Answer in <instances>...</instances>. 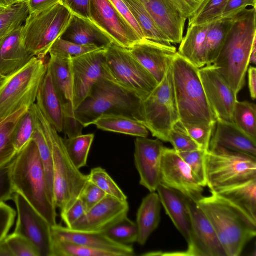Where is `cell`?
<instances>
[{
  "instance_id": "obj_17",
  "label": "cell",
  "mask_w": 256,
  "mask_h": 256,
  "mask_svg": "<svg viewBox=\"0 0 256 256\" xmlns=\"http://www.w3.org/2000/svg\"><path fill=\"white\" fill-rule=\"evenodd\" d=\"M204 92L216 119L234 122V112L237 96L224 76L214 65L198 69Z\"/></svg>"
},
{
  "instance_id": "obj_30",
  "label": "cell",
  "mask_w": 256,
  "mask_h": 256,
  "mask_svg": "<svg viewBox=\"0 0 256 256\" xmlns=\"http://www.w3.org/2000/svg\"><path fill=\"white\" fill-rule=\"evenodd\" d=\"M161 202L158 193L150 192L145 196L136 214L138 229L137 242L144 245L158 226L160 219Z\"/></svg>"
},
{
  "instance_id": "obj_11",
  "label": "cell",
  "mask_w": 256,
  "mask_h": 256,
  "mask_svg": "<svg viewBox=\"0 0 256 256\" xmlns=\"http://www.w3.org/2000/svg\"><path fill=\"white\" fill-rule=\"evenodd\" d=\"M105 56L113 81L140 100L146 98L158 85L128 48L112 42L106 47Z\"/></svg>"
},
{
  "instance_id": "obj_27",
  "label": "cell",
  "mask_w": 256,
  "mask_h": 256,
  "mask_svg": "<svg viewBox=\"0 0 256 256\" xmlns=\"http://www.w3.org/2000/svg\"><path fill=\"white\" fill-rule=\"evenodd\" d=\"M61 38L80 45L106 47L112 39L90 20L73 15L71 22Z\"/></svg>"
},
{
  "instance_id": "obj_20",
  "label": "cell",
  "mask_w": 256,
  "mask_h": 256,
  "mask_svg": "<svg viewBox=\"0 0 256 256\" xmlns=\"http://www.w3.org/2000/svg\"><path fill=\"white\" fill-rule=\"evenodd\" d=\"M129 208L127 200H120L107 195L70 228L88 232H103L126 217Z\"/></svg>"
},
{
  "instance_id": "obj_51",
  "label": "cell",
  "mask_w": 256,
  "mask_h": 256,
  "mask_svg": "<svg viewBox=\"0 0 256 256\" xmlns=\"http://www.w3.org/2000/svg\"><path fill=\"white\" fill-rule=\"evenodd\" d=\"M107 194L91 182H88L83 190L80 198L86 212L102 200Z\"/></svg>"
},
{
  "instance_id": "obj_13",
  "label": "cell",
  "mask_w": 256,
  "mask_h": 256,
  "mask_svg": "<svg viewBox=\"0 0 256 256\" xmlns=\"http://www.w3.org/2000/svg\"><path fill=\"white\" fill-rule=\"evenodd\" d=\"M71 58L50 55L48 62V68L64 112L63 132L68 138L82 134L84 128L75 118Z\"/></svg>"
},
{
  "instance_id": "obj_3",
  "label": "cell",
  "mask_w": 256,
  "mask_h": 256,
  "mask_svg": "<svg viewBox=\"0 0 256 256\" xmlns=\"http://www.w3.org/2000/svg\"><path fill=\"white\" fill-rule=\"evenodd\" d=\"M196 203L214 229L226 256L240 255L256 236V222L214 194Z\"/></svg>"
},
{
  "instance_id": "obj_42",
  "label": "cell",
  "mask_w": 256,
  "mask_h": 256,
  "mask_svg": "<svg viewBox=\"0 0 256 256\" xmlns=\"http://www.w3.org/2000/svg\"><path fill=\"white\" fill-rule=\"evenodd\" d=\"M103 232L113 241L124 245L137 242L138 229L136 222L128 216L118 221Z\"/></svg>"
},
{
  "instance_id": "obj_31",
  "label": "cell",
  "mask_w": 256,
  "mask_h": 256,
  "mask_svg": "<svg viewBox=\"0 0 256 256\" xmlns=\"http://www.w3.org/2000/svg\"><path fill=\"white\" fill-rule=\"evenodd\" d=\"M256 222V179L213 193Z\"/></svg>"
},
{
  "instance_id": "obj_26",
  "label": "cell",
  "mask_w": 256,
  "mask_h": 256,
  "mask_svg": "<svg viewBox=\"0 0 256 256\" xmlns=\"http://www.w3.org/2000/svg\"><path fill=\"white\" fill-rule=\"evenodd\" d=\"M156 192L166 214L188 244L190 240L192 223L186 197L162 184Z\"/></svg>"
},
{
  "instance_id": "obj_24",
  "label": "cell",
  "mask_w": 256,
  "mask_h": 256,
  "mask_svg": "<svg viewBox=\"0 0 256 256\" xmlns=\"http://www.w3.org/2000/svg\"><path fill=\"white\" fill-rule=\"evenodd\" d=\"M22 26L17 28L0 40V74L8 77L35 57L22 40Z\"/></svg>"
},
{
  "instance_id": "obj_59",
  "label": "cell",
  "mask_w": 256,
  "mask_h": 256,
  "mask_svg": "<svg viewBox=\"0 0 256 256\" xmlns=\"http://www.w3.org/2000/svg\"><path fill=\"white\" fill-rule=\"evenodd\" d=\"M248 88L250 97L254 100L256 98V69L250 66L248 70Z\"/></svg>"
},
{
  "instance_id": "obj_15",
  "label": "cell",
  "mask_w": 256,
  "mask_h": 256,
  "mask_svg": "<svg viewBox=\"0 0 256 256\" xmlns=\"http://www.w3.org/2000/svg\"><path fill=\"white\" fill-rule=\"evenodd\" d=\"M192 232L188 249L184 252L164 253V255L226 256L222 244L205 214L197 203L186 198Z\"/></svg>"
},
{
  "instance_id": "obj_4",
  "label": "cell",
  "mask_w": 256,
  "mask_h": 256,
  "mask_svg": "<svg viewBox=\"0 0 256 256\" xmlns=\"http://www.w3.org/2000/svg\"><path fill=\"white\" fill-rule=\"evenodd\" d=\"M32 106L52 152L54 204L62 213L80 198L88 182V176L80 172L72 162L67 154L63 138L46 120L36 104Z\"/></svg>"
},
{
  "instance_id": "obj_33",
  "label": "cell",
  "mask_w": 256,
  "mask_h": 256,
  "mask_svg": "<svg viewBox=\"0 0 256 256\" xmlns=\"http://www.w3.org/2000/svg\"><path fill=\"white\" fill-rule=\"evenodd\" d=\"M232 23V18H220L211 22L205 40L206 66L212 65L216 59Z\"/></svg>"
},
{
  "instance_id": "obj_7",
  "label": "cell",
  "mask_w": 256,
  "mask_h": 256,
  "mask_svg": "<svg viewBox=\"0 0 256 256\" xmlns=\"http://www.w3.org/2000/svg\"><path fill=\"white\" fill-rule=\"evenodd\" d=\"M140 99L114 82L102 78L93 86L90 94L75 110L76 119L84 127L93 124L104 114L133 118Z\"/></svg>"
},
{
  "instance_id": "obj_40",
  "label": "cell",
  "mask_w": 256,
  "mask_h": 256,
  "mask_svg": "<svg viewBox=\"0 0 256 256\" xmlns=\"http://www.w3.org/2000/svg\"><path fill=\"white\" fill-rule=\"evenodd\" d=\"M256 105L248 101L236 103L234 122L244 134L256 142Z\"/></svg>"
},
{
  "instance_id": "obj_48",
  "label": "cell",
  "mask_w": 256,
  "mask_h": 256,
  "mask_svg": "<svg viewBox=\"0 0 256 256\" xmlns=\"http://www.w3.org/2000/svg\"><path fill=\"white\" fill-rule=\"evenodd\" d=\"M216 124L201 123L182 124L188 135L197 143L200 148L208 151Z\"/></svg>"
},
{
  "instance_id": "obj_63",
  "label": "cell",
  "mask_w": 256,
  "mask_h": 256,
  "mask_svg": "<svg viewBox=\"0 0 256 256\" xmlns=\"http://www.w3.org/2000/svg\"><path fill=\"white\" fill-rule=\"evenodd\" d=\"M8 77L4 76L0 74V88L2 86Z\"/></svg>"
},
{
  "instance_id": "obj_10",
  "label": "cell",
  "mask_w": 256,
  "mask_h": 256,
  "mask_svg": "<svg viewBox=\"0 0 256 256\" xmlns=\"http://www.w3.org/2000/svg\"><path fill=\"white\" fill-rule=\"evenodd\" d=\"M48 69L45 58L35 56L10 76L0 88V121L36 103Z\"/></svg>"
},
{
  "instance_id": "obj_23",
  "label": "cell",
  "mask_w": 256,
  "mask_h": 256,
  "mask_svg": "<svg viewBox=\"0 0 256 256\" xmlns=\"http://www.w3.org/2000/svg\"><path fill=\"white\" fill-rule=\"evenodd\" d=\"M157 27L170 44H180L186 19L168 0H141Z\"/></svg>"
},
{
  "instance_id": "obj_61",
  "label": "cell",
  "mask_w": 256,
  "mask_h": 256,
  "mask_svg": "<svg viewBox=\"0 0 256 256\" xmlns=\"http://www.w3.org/2000/svg\"><path fill=\"white\" fill-rule=\"evenodd\" d=\"M26 0H0V6L8 7L16 3L25 1Z\"/></svg>"
},
{
  "instance_id": "obj_6",
  "label": "cell",
  "mask_w": 256,
  "mask_h": 256,
  "mask_svg": "<svg viewBox=\"0 0 256 256\" xmlns=\"http://www.w3.org/2000/svg\"><path fill=\"white\" fill-rule=\"evenodd\" d=\"M133 118L143 124L153 136L169 142V134L180 121L172 64L162 80L146 98L140 100Z\"/></svg>"
},
{
  "instance_id": "obj_22",
  "label": "cell",
  "mask_w": 256,
  "mask_h": 256,
  "mask_svg": "<svg viewBox=\"0 0 256 256\" xmlns=\"http://www.w3.org/2000/svg\"><path fill=\"white\" fill-rule=\"evenodd\" d=\"M52 237L88 247L108 250L118 256H132L134 251L132 246L117 243L103 232H88L72 230L56 224L51 226Z\"/></svg>"
},
{
  "instance_id": "obj_53",
  "label": "cell",
  "mask_w": 256,
  "mask_h": 256,
  "mask_svg": "<svg viewBox=\"0 0 256 256\" xmlns=\"http://www.w3.org/2000/svg\"><path fill=\"white\" fill-rule=\"evenodd\" d=\"M122 17L128 23L141 40L144 39L143 32L122 0H109Z\"/></svg>"
},
{
  "instance_id": "obj_35",
  "label": "cell",
  "mask_w": 256,
  "mask_h": 256,
  "mask_svg": "<svg viewBox=\"0 0 256 256\" xmlns=\"http://www.w3.org/2000/svg\"><path fill=\"white\" fill-rule=\"evenodd\" d=\"M138 24L144 39L170 44L168 38L157 27L141 0H122Z\"/></svg>"
},
{
  "instance_id": "obj_45",
  "label": "cell",
  "mask_w": 256,
  "mask_h": 256,
  "mask_svg": "<svg viewBox=\"0 0 256 256\" xmlns=\"http://www.w3.org/2000/svg\"><path fill=\"white\" fill-rule=\"evenodd\" d=\"M106 47H99L94 45L84 46L60 38L50 48V55L60 57H76Z\"/></svg>"
},
{
  "instance_id": "obj_28",
  "label": "cell",
  "mask_w": 256,
  "mask_h": 256,
  "mask_svg": "<svg viewBox=\"0 0 256 256\" xmlns=\"http://www.w3.org/2000/svg\"><path fill=\"white\" fill-rule=\"evenodd\" d=\"M36 102V104L49 122L58 132H63L64 118L62 107L48 68L40 86Z\"/></svg>"
},
{
  "instance_id": "obj_36",
  "label": "cell",
  "mask_w": 256,
  "mask_h": 256,
  "mask_svg": "<svg viewBox=\"0 0 256 256\" xmlns=\"http://www.w3.org/2000/svg\"><path fill=\"white\" fill-rule=\"evenodd\" d=\"M94 138V134H90L63 138L68 156L79 170L87 165L89 152Z\"/></svg>"
},
{
  "instance_id": "obj_32",
  "label": "cell",
  "mask_w": 256,
  "mask_h": 256,
  "mask_svg": "<svg viewBox=\"0 0 256 256\" xmlns=\"http://www.w3.org/2000/svg\"><path fill=\"white\" fill-rule=\"evenodd\" d=\"M100 130L136 137L147 138L149 131L132 117L117 114L100 116L93 123Z\"/></svg>"
},
{
  "instance_id": "obj_1",
  "label": "cell",
  "mask_w": 256,
  "mask_h": 256,
  "mask_svg": "<svg viewBox=\"0 0 256 256\" xmlns=\"http://www.w3.org/2000/svg\"><path fill=\"white\" fill-rule=\"evenodd\" d=\"M223 46L212 65L224 76L236 96L245 84L250 56L256 43V8L235 15Z\"/></svg>"
},
{
  "instance_id": "obj_9",
  "label": "cell",
  "mask_w": 256,
  "mask_h": 256,
  "mask_svg": "<svg viewBox=\"0 0 256 256\" xmlns=\"http://www.w3.org/2000/svg\"><path fill=\"white\" fill-rule=\"evenodd\" d=\"M208 186L212 194L256 179V157L220 148L205 155Z\"/></svg>"
},
{
  "instance_id": "obj_44",
  "label": "cell",
  "mask_w": 256,
  "mask_h": 256,
  "mask_svg": "<svg viewBox=\"0 0 256 256\" xmlns=\"http://www.w3.org/2000/svg\"><path fill=\"white\" fill-rule=\"evenodd\" d=\"M88 176V182L96 186L108 196L120 200H127V196L104 169L100 167L93 168Z\"/></svg>"
},
{
  "instance_id": "obj_41",
  "label": "cell",
  "mask_w": 256,
  "mask_h": 256,
  "mask_svg": "<svg viewBox=\"0 0 256 256\" xmlns=\"http://www.w3.org/2000/svg\"><path fill=\"white\" fill-rule=\"evenodd\" d=\"M36 120V114L32 106L22 115L14 130L13 143L18 153L32 140Z\"/></svg>"
},
{
  "instance_id": "obj_37",
  "label": "cell",
  "mask_w": 256,
  "mask_h": 256,
  "mask_svg": "<svg viewBox=\"0 0 256 256\" xmlns=\"http://www.w3.org/2000/svg\"><path fill=\"white\" fill-rule=\"evenodd\" d=\"M36 128L32 140L37 146L44 170L48 190L54 200V172L52 154L44 132L36 115Z\"/></svg>"
},
{
  "instance_id": "obj_58",
  "label": "cell",
  "mask_w": 256,
  "mask_h": 256,
  "mask_svg": "<svg viewBox=\"0 0 256 256\" xmlns=\"http://www.w3.org/2000/svg\"><path fill=\"white\" fill-rule=\"evenodd\" d=\"M60 0H26L29 14L33 13L46 8Z\"/></svg>"
},
{
  "instance_id": "obj_46",
  "label": "cell",
  "mask_w": 256,
  "mask_h": 256,
  "mask_svg": "<svg viewBox=\"0 0 256 256\" xmlns=\"http://www.w3.org/2000/svg\"><path fill=\"white\" fill-rule=\"evenodd\" d=\"M206 152V151L199 149L178 153L188 164L196 180L204 188L207 184L204 163Z\"/></svg>"
},
{
  "instance_id": "obj_54",
  "label": "cell",
  "mask_w": 256,
  "mask_h": 256,
  "mask_svg": "<svg viewBox=\"0 0 256 256\" xmlns=\"http://www.w3.org/2000/svg\"><path fill=\"white\" fill-rule=\"evenodd\" d=\"M86 212L84 206L79 198L66 212L60 213L62 221L66 226L70 228L77 220L80 219Z\"/></svg>"
},
{
  "instance_id": "obj_49",
  "label": "cell",
  "mask_w": 256,
  "mask_h": 256,
  "mask_svg": "<svg viewBox=\"0 0 256 256\" xmlns=\"http://www.w3.org/2000/svg\"><path fill=\"white\" fill-rule=\"evenodd\" d=\"M4 241L13 256H39L34 244L20 235L14 232L8 235Z\"/></svg>"
},
{
  "instance_id": "obj_57",
  "label": "cell",
  "mask_w": 256,
  "mask_h": 256,
  "mask_svg": "<svg viewBox=\"0 0 256 256\" xmlns=\"http://www.w3.org/2000/svg\"><path fill=\"white\" fill-rule=\"evenodd\" d=\"M186 20L198 9L204 0H168Z\"/></svg>"
},
{
  "instance_id": "obj_43",
  "label": "cell",
  "mask_w": 256,
  "mask_h": 256,
  "mask_svg": "<svg viewBox=\"0 0 256 256\" xmlns=\"http://www.w3.org/2000/svg\"><path fill=\"white\" fill-rule=\"evenodd\" d=\"M228 0H204L188 20V26L210 23L221 18Z\"/></svg>"
},
{
  "instance_id": "obj_39",
  "label": "cell",
  "mask_w": 256,
  "mask_h": 256,
  "mask_svg": "<svg viewBox=\"0 0 256 256\" xmlns=\"http://www.w3.org/2000/svg\"><path fill=\"white\" fill-rule=\"evenodd\" d=\"M51 256H118L112 252L88 247L52 237Z\"/></svg>"
},
{
  "instance_id": "obj_16",
  "label": "cell",
  "mask_w": 256,
  "mask_h": 256,
  "mask_svg": "<svg viewBox=\"0 0 256 256\" xmlns=\"http://www.w3.org/2000/svg\"><path fill=\"white\" fill-rule=\"evenodd\" d=\"M160 184L180 192L196 202L204 196V187L200 184L188 164L174 148H164Z\"/></svg>"
},
{
  "instance_id": "obj_64",
  "label": "cell",
  "mask_w": 256,
  "mask_h": 256,
  "mask_svg": "<svg viewBox=\"0 0 256 256\" xmlns=\"http://www.w3.org/2000/svg\"><path fill=\"white\" fill-rule=\"evenodd\" d=\"M6 7H3L0 6V12L2 11Z\"/></svg>"
},
{
  "instance_id": "obj_47",
  "label": "cell",
  "mask_w": 256,
  "mask_h": 256,
  "mask_svg": "<svg viewBox=\"0 0 256 256\" xmlns=\"http://www.w3.org/2000/svg\"><path fill=\"white\" fill-rule=\"evenodd\" d=\"M169 142L177 153L201 149L197 143L188 135L179 121L169 134Z\"/></svg>"
},
{
  "instance_id": "obj_19",
  "label": "cell",
  "mask_w": 256,
  "mask_h": 256,
  "mask_svg": "<svg viewBox=\"0 0 256 256\" xmlns=\"http://www.w3.org/2000/svg\"><path fill=\"white\" fill-rule=\"evenodd\" d=\"M164 148L158 138L137 137L134 141V160L140 175V184L150 192H156L160 184Z\"/></svg>"
},
{
  "instance_id": "obj_38",
  "label": "cell",
  "mask_w": 256,
  "mask_h": 256,
  "mask_svg": "<svg viewBox=\"0 0 256 256\" xmlns=\"http://www.w3.org/2000/svg\"><path fill=\"white\" fill-rule=\"evenodd\" d=\"M29 15L26 1L6 7L0 12V40L11 32L23 25Z\"/></svg>"
},
{
  "instance_id": "obj_8",
  "label": "cell",
  "mask_w": 256,
  "mask_h": 256,
  "mask_svg": "<svg viewBox=\"0 0 256 256\" xmlns=\"http://www.w3.org/2000/svg\"><path fill=\"white\" fill-rule=\"evenodd\" d=\"M73 14L60 1L29 14L22 31V40L35 56L45 58L54 43L68 26Z\"/></svg>"
},
{
  "instance_id": "obj_21",
  "label": "cell",
  "mask_w": 256,
  "mask_h": 256,
  "mask_svg": "<svg viewBox=\"0 0 256 256\" xmlns=\"http://www.w3.org/2000/svg\"><path fill=\"white\" fill-rule=\"evenodd\" d=\"M128 50L158 84L164 79L177 52L176 48L171 44L147 39L136 42Z\"/></svg>"
},
{
  "instance_id": "obj_56",
  "label": "cell",
  "mask_w": 256,
  "mask_h": 256,
  "mask_svg": "<svg viewBox=\"0 0 256 256\" xmlns=\"http://www.w3.org/2000/svg\"><path fill=\"white\" fill-rule=\"evenodd\" d=\"M256 0H228L221 18H232L248 6L256 8Z\"/></svg>"
},
{
  "instance_id": "obj_18",
  "label": "cell",
  "mask_w": 256,
  "mask_h": 256,
  "mask_svg": "<svg viewBox=\"0 0 256 256\" xmlns=\"http://www.w3.org/2000/svg\"><path fill=\"white\" fill-rule=\"evenodd\" d=\"M90 20L120 46L128 49L141 40L109 0H90Z\"/></svg>"
},
{
  "instance_id": "obj_12",
  "label": "cell",
  "mask_w": 256,
  "mask_h": 256,
  "mask_svg": "<svg viewBox=\"0 0 256 256\" xmlns=\"http://www.w3.org/2000/svg\"><path fill=\"white\" fill-rule=\"evenodd\" d=\"M106 48L71 58V72L75 110L90 94L100 80L113 81L106 64Z\"/></svg>"
},
{
  "instance_id": "obj_14",
  "label": "cell",
  "mask_w": 256,
  "mask_h": 256,
  "mask_svg": "<svg viewBox=\"0 0 256 256\" xmlns=\"http://www.w3.org/2000/svg\"><path fill=\"white\" fill-rule=\"evenodd\" d=\"M17 210L14 233L30 241L39 256H51V226L20 193L15 192L12 200Z\"/></svg>"
},
{
  "instance_id": "obj_52",
  "label": "cell",
  "mask_w": 256,
  "mask_h": 256,
  "mask_svg": "<svg viewBox=\"0 0 256 256\" xmlns=\"http://www.w3.org/2000/svg\"><path fill=\"white\" fill-rule=\"evenodd\" d=\"M16 216V211L4 202L0 204V243L6 237L12 226Z\"/></svg>"
},
{
  "instance_id": "obj_55",
  "label": "cell",
  "mask_w": 256,
  "mask_h": 256,
  "mask_svg": "<svg viewBox=\"0 0 256 256\" xmlns=\"http://www.w3.org/2000/svg\"><path fill=\"white\" fill-rule=\"evenodd\" d=\"M60 1L73 15L90 20V0H60Z\"/></svg>"
},
{
  "instance_id": "obj_60",
  "label": "cell",
  "mask_w": 256,
  "mask_h": 256,
  "mask_svg": "<svg viewBox=\"0 0 256 256\" xmlns=\"http://www.w3.org/2000/svg\"><path fill=\"white\" fill-rule=\"evenodd\" d=\"M0 256H13L4 240L0 243Z\"/></svg>"
},
{
  "instance_id": "obj_50",
  "label": "cell",
  "mask_w": 256,
  "mask_h": 256,
  "mask_svg": "<svg viewBox=\"0 0 256 256\" xmlns=\"http://www.w3.org/2000/svg\"><path fill=\"white\" fill-rule=\"evenodd\" d=\"M13 160L0 168V204L12 200L16 192L12 180Z\"/></svg>"
},
{
  "instance_id": "obj_34",
  "label": "cell",
  "mask_w": 256,
  "mask_h": 256,
  "mask_svg": "<svg viewBox=\"0 0 256 256\" xmlns=\"http://www.w3.org/2000/svg\"><path fill=\"white\" fill-rule=\"evenodd\" d=\"M28 108H22L0 121V168L11 162L18 154L13 143L15 129Z\"/></svg>"
},
{
  "instance_id": "obj_2",
  "label": "cell",
  "mask_w": 256,
  "mask_h": 256,
  "mask_svg": "<svg viewBox=\"0 0 256 256\" xmlns=\"http://www.w3.org/2000/svg\"><path fill=\"white\" fill-rule=\"evenodd\" d=\"M12 180L22 194L50 226L56 223V207L48 186L36 143L32 140L14 158Z\"/></svg>"
},
{
  "instance_id": "obj_62",
  "label": "cell",
  "mask_w": 256,
  "mask_h": 256,
  "mask_svg": "<svg viewBox=\"0 0 256 256\" xmlns=\"http://www.w3.org/2000/svg\"><path fill=\"white\" fill-rule=\"evenodd\" d=\"M256 43H255L253 45V46L252 48V50L250 52V60H249L250 64H256Z\"/></svg>"
},
{
  "instance_id": "obj_25",
  "label": "cell",
  "mask_w": 256,
  "mask_h": 256,
  "mask_svg": "<svg viewBox=\"0 0 256 256\" xmlns=\"http://www.w3.org/2000/svg\"><path fill=\"white\" fill-rule=\"evenodd\" d=\"M220 148L256 156V142L241 131L234 123L216 120L209 148Z\"/></svg>"
},
{
  "instance_id": "obj_5",
  "label": "cell",
  "mask_w": 256,
  "mask_h": 256,
  "mask_svg": "<svg viewBox=\"0 0 256 256\" xmlns=\"http://www.w3.org/2000/svg\"><path fill=\"white\" fill-rule=\"evenodd\" d=\"M174 88L180 122L184 125L216 124L198 69L178 52L172 64Z\"/></svg>"
},
{
  "instance_id": "obj_29",
  "label": "cell",
  "mask_w": 256,
  "mask_h": 256,
  "mask_svg": "<svg viewBox=\"0 0 256 256\" xmlns=\"http://www.w3.org/2000/svg\"><path fill=\"white\" fill-rule=\"evenodd\" d=\"M211 22L188 26L186 34L183 37L178 52L198 68L206 65L205 40Z\"/></svg>"
}]
</instances>
